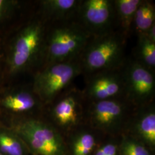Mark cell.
Listing matches in <instances>:
<instances>
[{
  "instance_id": "6da1fadb",
  "label": "cell",
  "mask_w": 155,
  "mask_h": 155,
  "mask_svg": "<svg viewBox=\"0 0 155 155\" xmlns=\"http://www.w3.org/2000/svg\"><path fill=\"white\" fill-rule=\"evenodd\" d=\"M127 38L119 30L92 37L79 59L82 74L86 77L122 66L126 61Z\"/></svg>"
},
{
  "instance_id": "7a4b0ae2",
  "label": "cell",
  "mask_w": 155,
  "mask_h": 155,
  "mask_svg": "<svg viewBox=\"0 0 155 155\" xmlns=\"http://www.w3.org/2000/svg\"><path fill=\"white\" fill-rule=\"evenodd\" d=\"M91 38L76 20L55 23L46 33L45 66L79 60Z\"/></svg>"
},
{
  "instance_id": "3957f363",
  "label": "cell",
  "mask_w": 155,
  "mask_h": 155,
  "mask_svg": "<svg viewBox=\"0 0 155 155\" xmlns=\"http://www.w3.org/2000/svg\"><path fill=\"white\" fill-rule=\"evenodd\" d=\"M9 127L21 137L31 155H69L61 132L41 117L23 120Z\"/></svg>"
},
{
  "instance_id": "277c9868",
  "label": "cell",
  "mask_w": 155,
  "mask_h": 155,
  "mask_svg": "<svg viewBox=\"0 0 155 155\" xmlns=\"http://www.w3.org/2000/svg\"><path fill=\"white\" fill-rule=\"evenodd\" d=\"M46 29L40 20L29 23L19 32L12 45L9 58V69L12 74L24 70L40 58L44 61L46 45Z\"/></svg>"
},
{
  "instance_id": "5b68a950",
  "label": "cell",
  "mask_w": 155,
  "mask_h": 155,
  "mask_svg": "<svg viewBox=\"0 0 155 155\" xmlns=\"http://www.w3.org/2000/svg\"><path fill=\"white\" fill-rule=\"evenodd\" d=\"M82 74L79 60L45 66L34 78L32 90L43 105H49Z\"/></svg>"
},
{
  "instance_id": "8992f818",
  "label": "cell",
  "mask_w": 155,
  "mask_h": 155,
  "mask_svg": "<svg viewBox=\"0 0 155 155\" xmlns=\"http://www.w3.org/2000/svg\"><path fill=\"white\" fill-rule=\"evenodd\" d=\"M86 117L89 127L96 130L117 134L125 130L134 108L125 98L87 102Z\"/></svg>"
},
{
  "instance_id": "52a82bcc",
  "label": "cell",
  "mask_w": 155,
  "mask_h": 155,
  "mask_svg": "<svg viewBox=\"0 0 155 155\" xmlns=\"http://www.w3.org/2000/svg\"><path fill=\"white\" fill-rule=\"evenodd\" d=\"M124 97L134 108L153 102L155 71L136 61L126 59L123 65Z\"/></svg>"
},
{
  "instance_id": "ba28073f",
  "label": "cell",
  "mask_w": 155,
  "mask_h": 155,
  "mask_svg": "<svg viewBox=\"0 0 155 155\" xmlns=\"http://www.w3.org/2000/svg\"><path fill=\"white\" fill-rule=\"evenodd\" d=\"M84 101L82 91L72 84L47 105L50 106V120H46L61 132L72 130L82 125L84 117Z\"/></svg>"
},
{
  "instance_id": "9c48e42d",
  "label": "cell",
  "mask_w": 155,
  "mask_h": 155,
  "mask_svg": "<svg viewBox=\"0 0 155 155\" xmlns=\"http://www.w3.org/2000/svg\"><path fill=\"white\" fill-rule=\"evenodd\" d=\"M76 21L91 37L118 30L114 0H81Z\"/></svg>"
},
{
  "instance_id": "30bf717a",
  "label": "cell",
  "mask_w": 155,
  "mask_h": 155,
  "mask_svg": "<svg viewBox=\"0 0 155 155\" xmlns=\"http://www.w3.org/2000/svg\"><path fill=\"white\" fill-rule=\"evenodd\" d=\"M123 65L86 76V86L82 90L85 101L94 102L125 98Z\"/></svg>"
},
{
  "instance_id": "8fae6325",
  "label": "cell",
  "mask_w": 155,
  "mask_h": 155,
  "mask_svg": "<svg viewBox=\"0 0 155 155\" xmlns=\"http://www.w3.org/2000/svg\"><path fill=\"white\" fill-rule=\"evenodd\" d=\"M45 106L33 90H19L0 98V110L10 117L8 127L25 119L40 117Z\"/></svg>"
},
{
  "instance_id": "7c38bea8",
  "label": "cell",
  "mask_w": 155,
  "mask_h": 155,
  "mask_svg": "<svg viewBox=\"0 0 155 155\" xmlns=\"http://www.w3.org/2000/svg\"><path fill=\"white\" fill-rule=\"evenodd\" d=\"M155 108L153 102L135 108L125 129L150 150L155 147Z\"/></svg>"
},
{
  "instance_id": "4fadbf2b",
  "label": "cell",
  "mask_w": 155,
  "mask_h": 155,
  "mask_svg": "<svg viewBox=\"0 0 155 155\" xmlns=\"http://www.w3.org/2000/svg\"><path fill=\"white\" fill-rule=\"evenodd\" d=\"M81 0H43L40 2L44 18L55 23L76 20Z\"/></svg>"
},
{
  "instance_id": "5bb4252c",
  "label": "cell",
  "mask_w": 155,
  "mask_h": 155,
  "mask_svg": "<svg viewBox=\"0 0 155 155\" xmlns=\"http://www.w3.org/2000/svg\"><path fill=\"white\" fill-rule=\"evenodd\" d=\"M81 125L72 130L70 153L71 155H91L97 149L94 129L89 125V127H81Z\"/></svg>"
},
{
  "instance_id": "9a60e30c",
  "label": "cell",
  "mask_w": 155,
  "mask_h": 155,
  "mask_svg": "<svg viewBox=\"0 0 155 155\" xmlns=\"http://www.w3.org/2000/svg\"><path fill=\"white\" fill-rule=\"evenodd\" d=\"M0 153L3 155H30L27 146L11 127L0 123Z\"/></svg>"
},
{
  "instance_id": "2e32d148",
  "label": "cell",
  "mask_w": 155,
  "mask_h": 155,
  "mask_svg": "<svg viewBox=\"0 0 155 155\" xmlns=\"http://www.w3.org/2000/svg\"><path fill=\"white\" fill-rule=\"evenodd\" d=\"M142 0H114L117 25L127 37L132 30L136 12Z\"/></svg>"
},
{
  "instance_id": "e0dca14e",
  "label": "cell",
  "mask_w": 155,
  "mask_h": 155,
  "mask_svg": "<svg viewBox=\"0 0 155 155\" xmlns=\"http://www.w3.org/2000/svg\"><path fill=\"white\" fill-rule=\"evenodd\" d=\"M154 24H155V4L152 1L142 0L136 12L132 30L133 29L138 36L145 33Z\"/></svg>"
},
{
  "instance_id": "ac0fdd59",
  "label": "cell",
  "mask_w": 155,
  "mask_h": 155,
  "mask_svg": "<svg viewBox=\"0 0 155 155\" xmlns=\"http://www.w3.org/2000/svg\"><path fill=\"white\" fill-rule=\"evenodd\" d=\"M137 37L134 59L150 70L155 71V43L148 39L144 34Z\"/></svg>"
},
{
  "instance_id": "d6986e66",
  "label": "cell",
  "mask_w": 155,
  "mask_h": 155,
  "mask_svg": "<svg viewBox=\"0 0 155 155\" xmlns=\"http://www.w3.org/2000/svg\"><path fill=\"white\" fill-rule=\"evenodd\" d=\"M118 155H152L144 143L129 134H125L118 145Z\"/></svg>"
},
{
  "instance_id": "ffe728a7",
  "label": "cell",
  "mask_w": 155,
  "mask_h": 155,
  "mask_svg": "<svg viewBox=\"0 0 155 155\" xmlns=\"http://www.w3.org/2000/svg\"><path fill=\"white\" fill-rule=\"evenodd\" d=\"M93 155H118V145L114 142L106 143L96 149Z\"/></svg>"
},
{
  "instance_id": "44dd1931",
  "label": "cell",
  "mask_w": 155,
  "mask_h": 155,
  "mask_svg": "<svg viewBox=\"0 0 155 155\" xmlns=\"http://www.w3.org/2000/svg\"><path fill=\"white\" fill-rule=\"evenodd\" d=\"M16 4V1H14L0 0V21L9 16Z\"/></svg>"
},
{
  "instance_id": "7402d4cb",
  "label": "cell",
  "mask_w": 155,
  "mask_h": 155,
  "mask_svg": "<svg viewBox=\"0 0 155 155\" xmlns=\"http://www.w3.org/2000/svg\"><path fill=\"white\" fill-rule=\"evenodd\" d=\"M144 35L148 38V39H150V41L155 43V24L150 27Z\"/></svg>"
},
{
  "instance_id": "603a6c76",
  "label": "cell",
  "mask_w": 155,
  "mask_h": 155,
  "mask_svg": "<svg viewBox=\"0 0 155 155\" xmlns=\"http://www.w3.org/2000/svg\"><path fill=\"white\" fill-rule=\"evenodd\" d=\"M0 155H2V154H1V153H0Z\"/></svg>"
}]
</instances>
